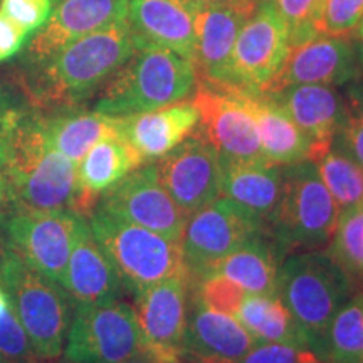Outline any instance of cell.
I'll return each mask as SVG.
<instances>
[{"label": "cell", "instance_id": "obj_1", "mask_svg": "<svg viewBox=\"0 0 363 363\" xmlns=\"http://www.w3.org/2000/svg\"><path fill=\"white\" fill-rule=\"evenodd\" d=\"M135 49L126 21L84 35L35 65L30 96L40 106H76L96 94Z\"/></svg>", "mask_w": 363, "mask_h": 363}, {"label": "cell", "instance_id": "obj_2", "mask_svg": "<svg viewBox=\"0 0 363 363\" xmlns=\"http://www.w3.org/2000/svg\"><path fill=\"white\" fill-rule=\"evenodd\" d=\"M197 88L190 59L153 45H136L115 74L98 91L94 111L128 116L184 101Z\"/></svg>", "mask_w": 363, "mask_h": 363}, {"label": "cell", "instance_id": "obj_3", "mask_svg": "<svg viewBox=\"0 0 363 363\" xmlns=\"http://www.w3.org/2000/svg\"><path fill=\"white\" fill-rule=\"evenodd\" d=\"M338 203L318 174L316 163L303 160L283 165L278 206L266 224V234L279 259L294 252L321 251L333 238Z\"/></svg>", "mask_w": 363, "mask_h": 363}, {"label": "cell", "instance_id": "obj_4", "mask_svg": "<svg viewBox=\"0 0 363 363\" xmlns=\"http://www.w3.org/2000/svg\"><path fill=\"white\" fill-rule=\"evenodd\" d=\"M0 288L24 326L38 360H59L74 313V305L65 289L34 271L7 247L0 251Z\"/></svg>", "mask_w": 363, "mask_h": 363}, {"label": "cell", "instance_id": "obj_5", "mask_svg": "<svg viewBox=\"0 0 363 363\" xmlns=\"http://www.w3.org/2000/svg\"><path fill=\"white\" fill-rule=\"evenodd\" d=\"M9 202L33 211H72L78 163L51 148L38 123L6 135Z\"/></svg>", "mask_w": 363, "mask_h": 363}, {"label": "cell", "instance_id": "obj_6", "mask_svg": "<svg viewBox=\"0 0 363 363\" xmlns=\"http://www.w3.org/2000/svg\"><path fill=\"white\" fill-rule=\"evenodd\" d=\"M355 284L323 249L294 252L281 259L278 296L306 335L315 355L333 316L355 293Z\"/></svg>", "mask_w": 363, "mask_h": 363}, {"label": "cell", "instance_id": "obj_7", "mask_svg": "<svg viewBox=\"0 0 363 363\" xmlns=\"http://www.w3.org/2000/svg\"><path fill=\"white\" fill-rule=\"evenodd\" d=\"M86 219L94 239L120 274L123 286L133 293L187 272L180 244L145 227L104 214L98 208Z\"/></svg>", "mask_w": 363, "mask_h": 363}, {"label": "cell", "instance_id": "obj_8", "mask_svg": "<svg viewBox=\"0 0 363 363\" xmlns=\"http://www.w3.org/2000/svg\"><path fill=\"white\" fill-rule=\"evenodd\" d=\"M145 352L133 305L118 298L74 306L62 352L66 363H120Z\"/></svg>", "mask_w": 363, "mask_h": 363}, {"label": "cell", "instance_id": "obj_9", "mask_svg": "<svg viewBox=\"0 0 363 363\" xmlns=\"http://www.w3.org/2000/svg\"><path fill=\"white\" fill-rule=\"evenodd\" d=\"M81 217L67 208L33 211L16 207L4 220L7 249L62 288Z\"/></svg>", "mask_w": 363, "mask_h": 363}, {"label": "cell", "instance_id": "obj_10", "mask_svg": "<svg viewBox=\"0 0 363 363\" xmlns=\"http://www.w3.org/2000/svg\"><path fill=\"white\" fill-rule=\"evenodd\" d=\"M257 234H266L264 224L224 195L194 212L180 240L190 283Z\"/></svg>", "mask_w": 363, "mask_h": 363}, {"label": "cell", "instance_id": "obj_11", "mask_svg": "<svg viewBox=\"0 0 363 363\" xmlns=\"http://www.w3.org/2000/svg\"><path fill=\"white\" fill-rule=\"evenodd\" d=\"M98 211L180 244L189 217L158 179L155 163L138 167L101 194Z\"/></svg>", "mask_w": 363, "mask_h": 363}, {"label": "cell", "instance_id": "obj_12", "mask_svg": "<svg viewBox=\"0 0 363 363\" xmlns=\"http://www.w3.org/2000/svg\"><path fill=\"white\" fill-rule=\"evenodd\" d=\"M192 101L201 115L195 131L219 152L220 158L266 160L254 118L233 84L197 83Z\"/></svg>", "mask_w": 363, "mask_h": 363}, {"label": "cell", "instance_id": "obj_13", "mask_svg": "<svg viewBox=\"0 0 363 363\" xmlns=\"http://www.w3.org/2000/svg\"><path fill=\"white\" fill-rule=\"evenodd\" d=\"M155 169L163 187L187 216L222 195L220 155L197 131L158 158Z\"/></svg>", "mask_w": 363, "mask_h": 363}, {"label": "cell", "instance_id": "obj_14", "mask_svg": "<svg viewBox=\"0 0 363 363\" xmlns=\"http://www.w3.org/2000/svg\"><path fill=\"white\" fill-rule=\"evenodd\" d=\"M289 52V33L272 4L254 11L235 39L229 84L262 91L278 74Z\"/></svg>", "mask_w": 363, "mask_h": 363}, {"label": "cell", "instance_id": "obj_15", "mask_svg": "<svg viewBox=\"0 0 363 363\" xmlns=\"http://www.w3.org/2000/svg\"><path fill=\"white\" fill-rule=\"evenodd\" d=\"M189 298V272L175 274L135 293L136 318L148 353L179 363L187 330Z\"/></svg>", "mask_w": 363, "mask_h": 363}, {"label": "cell", "instance_id": "obj_16", "mask_svg": "<svg viewBox=\"0 0 363 363\" xmlns=\"http://www.w3.org/2000/svg\"><path fill=\"white\" fill-rule=\"evenodd\" d=\"M362 78V65L352 39L318 34L306 43L289 49L278 74L262 91H276L296 84H352Z\"/></svg>", "mask_w": 363, "mask_h": 363}, {"label": "cell", "instance_id": "obj_17", "mask_svg": "<svg viewBox=\"0 0 363 363\" xmlns=\"http://www.w3.org/2000/svg\"><path fill=\"white\" fill-rule=\"evenodd\" d=\"M126 11L128 0H59L30 39L26 57L39 65L67 44L126 21Z\"/></svg>", "mask_w": 363, "mask_h": 363}, {"label": "cell", "instance_id": "obj_18", "mask_svg": "<svg viewBox=\"0 0 363 363\" xmlns=\"http://www.w3.org/2000/svg\"><path fill=\"white\" fill-rule=\"evenodd\" d=\"M257 342L238 318L208 310L190 293L179 363H238Z\"/></svg>", "mask_w": 363, "mask_h": 363}, {"label": "cell", "instance_id": "obj_19", "mask_svg": "<svg viewBox=\"0 0 363 363\" xmlns=\"http://www.w3.org/2000/svg\"><path fill=\"white\" fill-rule=\"evenodd\" d=\"M264 94L310 138L311 162H318L333 148L345 115V98L335 86L296 84Z\"/></svg>", "mask_w": 363, "mask_h": 363}, {"label": "cell", "instance_id": "obj_20", "mask_svg": "<svg viewBox=\"0 0 363 363\" xmlns=\"http://www.w3.org/2000/svg\"><path fill=\"white\" fill-rule=\"evenodd\" d=\"M247 6H216L195 11L194 67L197 83L229 84L235 39L247 17Z\"/></svg>", "mask_w": 363, "mask_h": 363}, {"label": "cell", "instance_id": "obj_21", "mask_svg": "<svg viewBox=\"0 0 363 363\" xmlns=\"http://www.w3.org/2000/svg\"><path fill=\"white\" fill-rule=\"evenodd\" d=\"M126 24L136 45L163 48L194 59L195 9L187 0H128Z\"/></svg>", "mask_w": 363, "mask_h": 363}, {"label": "cell", "instance_id": "obj_22", "mask_svg": "<svg viewBox=\"0 0 363 363\" xmlns=\"http://www.w3.org/2000/svg\"><path fill=\"white\" fill-rule=\"evenodd\" d=\"M62 289L74 306L118 299L123 289V281L110 257L94 239L86 217H81L79 220Z\"/></svg>", "mask_w": 363, "mask_h": 363}, {"label": "cell", "instance_id": "obj_23", "mask_svg": "<svg viewBox=\"0 0 363 363\" xmlns=\"http://www.w3.org/2000/svg\"><path fill=\"white\" fill-rule=\"evenodd\" d=\"M199 120L201 115L192 99H184L158 110L120 116V136L147 163L158 160L187 140Z\"/></svg>", "mask_w": 363, "mask_h": 363}, {"label": "cell", "instance_id": "obj_24", "mask_svg": "<svg viewBox=\"0 0 363 363\" xmlns=\"http://www.w3.org/2000/svg\"><path fill=\"white\" fill-rule=\"evenodd\" d=\"M142 165L143 158L120 135L98 142L78 163V190L72 212L89 217L103 192Z\"/></svg>", "mask_w": 363, "mask_h": 363}, {"label": "cell", "instance_id": "obj_25", "mask_svg": "<svg viewBox=\"0 0 363 363\" xmlns=\"http://www.w3.org/2000/svg\"><path fill=\"white\" fill-rule=\"evenodd\" d=\"M234 86V84H233ZM256 123L262 155L274 165L311 158V142L286 113L264 93L234 86Z\"/></svg>", "mask_w": 363, "mask_h": 363}, {"label": "cell", "instance_id": "obj_26", "mask_svg": "<svg viewBox=\"0 0 363 363\" xmlns=\"http://www.w3.org/2000/svg\"><path fill=\"white\" fill-rule=\"evenodd\" d=\"M222 160V195L267 224L283 187V165L267 160Z\"/></svg>", "mask_w": 363, "mask_h": 363}, {"label": "cell", "instance_id": "obj_27", "mask_svg": "<svg viewBox=\"0 0 363 363\" xmlns=\"http://www.w3.org/2000/svg\"><path fill=\"white\" fill-rule=\"evenodd\" d=\"M279 262L278 252L267 234H257L208 267L202 276L222 274L249 294H278Z\"/></svg>", "mask_w": 363, "mask_h": 363}, {"label": "cell", "instance_id": "obj_28", "mask_svg": "<svg viewBox=\"0 0 363 363\" xmlns=\"http://www.w3.org/2000/svg\"><path fill=\"white\" fill-rule=\"evenodd\" d=\"M38 128L48 145L79 163L86 153L108 136L120 135V116L103 113H65L38 121Z\"/></svg>", "mask_w": 363, "mask_h": 363}, {"label": "cell", "instance_id": "obj_29", "mask_svg": "<svg viewBox=\"0 0 363 363\" xmlns=\"http://www.w3.org/2000/svg\"><path fill=\"white\" fill-rule=\"evenodd\" d=\"M235 318L257 343H283L310 350L306 335L278 294L247 293Z\"/></svg>", "mask_w": 363, "mask_h": 363}, {"label": "cell", "instance_id": "obj_30", "mask_svg": "<svg viewBox=\"0 0 363 363\" xmlns=\"http://www.w3.org/2000/svg\"><path fill=\"white\" fill-rule=\"evenodd\" d=\"M323 363H363V289L337 311L318 347Z\"/></svg>", "mask_w": 363, "mask_h": 363}, {"label": "cell", "instance_id": "obj_31", "mask_svg": "<svg viewBox=\"0 0 363 363\" xmlns=\"http://www.w3.org/2000/svg\"><path fill=\"white\" fill-rule=\"evenodd\" d=\"M325 252L355 283L363 279V202L340 211L337 229Z\"/></svg>", "mask_w": 363, "mask_h": 363}, {"label": "cell", "instance_id": "obj_32", "mask_svg": "<svg viewBox=\"0 0 363 363\" xmlns=\"http://www.w3.org/2000/svg\"><path fill=\"white\" fill-rule=\"evenodd\" d=\"M315 163L318 174L340 208L363 202V169L360 165L333 148Z\"/></svg>", "mask_w": 363, "mask_h": 363}, {"label": "cell", "instance_id": "obj_33", "mask_svg": "<svg viewBox=\"0 0 363 363\" xmlns=\"http://www.w3.org/2000/svg\"><path fill=\"white\" fill-rule=\"evenodd\" d=\"M360 81L352 83L345 98V115L333 145L363 169V89Z\"/></svg>", "mask_w": 363, "mask_h": 363}, {"label": "cell", "instance_id": "obj_34", "mask_svg": "<svg viewBox=\"0 0 363 363\" xmlns=\"http://www.w3.org/2000/svg\"><path fill=\"white\" fill-rule=\"evenodd\" d=\"M190 293L208 310L235 316L240 303L246 298V289L222 274H206L190 284Z\"/></svg>", "mask_w": 363, "mask_h": 363}, {"label": "cell", "instance_id": "obj_35", "mask_svg": "<svg viewBox=\"0 0 363 363\" xmlns=\"http://www.w3.org/2000/svg\"><path fill=\"white\" fill-rule=\"evenodd\" d=\"M289 33V49L318 35L323 0H271Z\"/></svg>", "mask_w": 363, "mask_h": 363}, {"label": "cell", "instance_id": "obj_36", "mask_svg": "<svg viewBox=\"0 0 363 363\" xmlns=\"http://www.w3.org/2000/svg\"><path fill=\"white\" fill-rule=\"evenodd\" d=\"M363 21V0H323L318 33L331 38L353 39Z\"/></svg>", "mask_w": 363, "mask_h": 363}, {"label": "cell", "instance_id": "obj_37", "mask_svg": "<svg viewBox=\"0 0 363 363\" xmlns=\"http://www.w3.org/2000/svg\"><path fill=\"white\" fill-rule=\"evenodd\" d=\"M0 360L7 363H40L11 305L0 316Z\"/></svg>", "mask_w": 363, "mask_h": 363}, {"label": "cell", "instance_id": "obj_38", "mask_svg": "<svg viewBox=\"0 0 363 363\" xmlns=\"http://www.w3.org/2000/svg\"><path fill=\"white\" fill-rule=\"evenodd\" d=\"M52 0H0V12L27 34H35L49 19Z\"/></svg>", "mask_w": 363, "mask_h": 363}, {"label": "cell", "instance_id": "obj_39", "mask_svg": "<svg viewBox=\"0 0 363 363\" xmlns=\"http://www.w3.org/2000/svg\"><path fill=\"white\" fill-rule=\"evenodd\" d=\"M316 355L306 348L283 343H257L238 363H306L316 360Z\"/></svg>", "mask_w": 363, "mask_h": 363}, {"label": "cell", "instance_id": "obj_40", "mask_svg": "<svg viewBox=\"0 0 363 363\" xmlns=\"http://www.w3.org/2000/svg\"><path fill=\"white\" fill-rule=\"evenodd\" d=\"M29 34L16 26L9 17L0 12V62L7 61L13 54H17L26 44Z\"/></svg>", "mask_w": 363, "mask_h": 363}, {"label": "cell", "instance_id": "obj_41", "mask_svg": "<svg viewBox=\"0 0 363 363\" xmlns=\"http://www.w3.org/2000/svg\"><path fill=\"white\" fill-rule=\"evenodd\" d=\"M9 202V184L6 167V135H0V207Z\"/></svg>", "mask_w": 363, "mask_h": 363}, {"label": "cell", "instance_id": "obj_42", "mask_svg": "<svg viewBox=\"0 0 363 363\" xmlns=\"http://www.w3.org/2000/svg\"><path fill=\"white\" fill-rule=\"evenodd\" d=\"M195 11L203 7H216V6H247L244 0H187ZM251 7V6H247ZM252 9V7H251Z\"/></svg>", "mask_w": 363, "mask_h": 363}, {"label": "cell", "instance_id": "obj_43", "mask_svg": "<svg viewBox=\"0 0 363 363\" xmlns=\"http://www.w3.org/2000/svg\"><path fill=\"white\" fill-rule=\"evenodd\" d=\"M120 363H172V362L163 360V358H160V357H155V355H152V353L145 352V353H140V355L131 357V358H128V360H123Z\"/></svg>", "mask_w": 363, "mask_h": 363}, {"label": "cell", "instance_id": "obj_44", "mask_svg": "<svg viewBox=\"0 0 363 363\" xmlns=\"http://www.w3.org/2000/svg\"><path fill=\"white\" fill-rule=\"evenodd\" d=\"M7 306H9V299L6 296V293H4V289L0 288V316L4 315V311L7 310Z\"/></svg>", "mask_w": 363, "mask_h": 363}, {"label": "cell", "instance_id": "obj_45", "mask_svg": "<svg viewBox=\"0 0 363 363\" xmlns=\"http://www.w3.org/2000/svg\"><path fill=\"white\" fill-rule=\"evenodd\" d=\"M244 2H246L247 6H251L252 9H257L259 6H262V4H269L271 0H244Z\"/></svg>", "mask_w": 363, "mask_h": 363}, {"label": "cell", "instance_id": "obj_46", "mask_svg": "<svg viewBox=\"0 0 363 363\" xmlns=\"http://www.w3.org/2000/svg\"><path fill=\"white\" fill-rule=\"evenodd\" d=\"M358 51V59H360V65H362V71H363V45H360V48L357 49Z\"/></svg>", "mask_w": 363, "mask_h": 363}, {"label": "cell", "instance_id": "obj_47", "mask_svg": "<svg viewBox=\"0 0 363 363\" xmlns=\"http://www.w3.org/2000/svg\"><path fill=\"white\" fill-rule=\"evenodd\" d=\"M358 38H360V40H362V45H363V21L360 22V27H358Z\"/></svg>", "mask_w": 363, "mask_h": 363}, {"label": "cell", "instance_id": "obj_48", "mask_svg": "<svg viewBox=\"0 0 363 363\" xmlns=\"http://www.w3.org/2000/svg\"><path fill=\"white\" fill-rule=\"evenodd\" d=\"M306 363H323L320 360V358H316V360H313V362H306Z\"/></svg>", "mask_w": 363, "mask_h": 363}, {"label": "cell", "instance_id": "obj_49", "mask_svg": "<svg viewBox=\"0 0 363 363\" xmlns=\"http://www.w3.org/2000/svg\"><path fill=\"white\" fill-rule=\"evenodd\" d=\"M0 363H7V362H2V360H0Z\"/></svg>", "mask_w": 363, "mask_h": 363}, {"label": "cell", "instance_id": "obj_50", "mask_svg": "<svg viewBox=\"0 0 363 363\" xmlns=\"http://www.w3.org/2000/svg\"><path fill=\"white\" fill-rule=\"evenodd\" d=\"M51 363H52V362H51Z\"/></svg>", "mask_w": 363, "mask_h": 363}]
</instances>
